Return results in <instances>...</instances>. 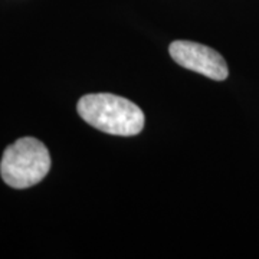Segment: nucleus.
I'll list each match as a JSON object with an SVG mask.
<instances>
[{
	"label": "nucleus",
	"instance_id": "f257e3e1",
	"mask_svg": "<svg viewBox=\"0 0 259 259\" xmlns=\"http://www.w3.org/2000/svg\"><path fill=\"white\" fill-rule=\"evenodd\" d=\"M78 114L102 133L121 137L137 136L144 128L139 105L112 94H88L78 101Z\"/></svg>",
	"mask_w": 259,
	"mask_h": 259
},
{
	"label": "nucleus",
	"instance_id": "f03ea898",
	"mask_svg": "<svg viewBox=\"0 0 259 259\" xmlns=\"http://www.w3.org/2000/svg\"><path fill=\"white\" fill-rule=\"evenodd\" d=\"M51 170V156L47 146L33 139L23 137L5 150L0 161V175L13 189H28L42 182Z\"/></svg>",
	"mask_w": 259,
	"mask_h": 259
},
{
	"label": "nucleus",
	"instance_id": "7ed1b4c3",
	"mask_svg": "<svg viewBox=\"0 0 259 259\" xmlns=\"http://www.w3.org/2000/svg\"><path fill=\"white\" fill-rule=\"evenodd\" d=\"M170 55L175 62L194 72L204 75L214 81H223L228 78L229 71L221 54L214 49L189 40H176L170 48Z\"/></svg>",
	"mask_w": 259,
	"mask_h": 259
}]
</instances>
